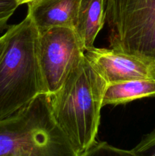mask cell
Here are the masks:
<instances>
[{
	"label": "cell",
	"mask_w": 155,
	"mask_h": 156,
	"mask_svg": "<svg viewBox=\"0 0 155 156\" xmlns=\"http://www.w3.org/2000/svg\"><path fill=\"white\" fill-rule=\"evenodd\" d=\"M18 7L16 0H0V32L7 27V22Z\"/></svg>",
	"instance_id": "cell-11"
},
{
	"label": "cell",
	"mask_w": 155,
	"mask_h": 156,
	"mask_svg": "<svg viewBox=\"0 0 155 156\" xmlns=\"http://www.w3.org/2000/svg\"><path fill=\"white\" fill-rule=\"evenodd\" d=\"M84 56L107 84L155 79V64L112 48L93 47Z\"/></svg>",
	"instance_id": "cell-5"
},
{
	"label": "cell",
	"mask_w": 155,
	"mask_h": 156,
	"mask_svg": "<svg viewBox=\"0 0 155 156\" xmlns=\"http://www.w3.org/2000/svg\"><path fill=\"white\" fill-rule=\"evenodd\" d=\"M6 37H7V34L5 32L2 36H0V57H1L2 54L3 53V50L5 49V46L6 42Z\"/></svg>",
	"instance_id": "cell-12"
},
{
	"label": "cell",
	"mask_w": 155,
	"mask_h": 156,
	"mask_svg": "<svg viewBox=\"0 0 155 156\" xmlns=\"http://www.w3.org/2000/svg\"><path fill=\"white\" fill-rule=\"evenodd\" d=\"M105 21L110 48L155 64V0H106Z\"/></svg>",
	"instance_id": "cell-3"
},
{
	"label": "cell",
	"mask_w": 155,
	"mask_h": 156,
	"mask_svg": "<svg viewBox=\"0 0 155 156\" xmlns=\"http://www.w3.org/2000/svg\"><path fill=\"white\" fill-rule=\"evenodd\" d=\"M30 0H16L17 3H18V6L21 5H24V4H27L28 2H30Z\"/></svg>",
	"instance_id": "cell-13"
},
{
	"label": "cell",
	"mask_w": 155,
	"mask_h": 156,
	"mask_svg": "<svg viewBox=\"0 0 155 156\" xmlns=\"http://www.w3.org/2000/svg\"><path fill=\"white\" fill-rule=\"evenodd\" d=\"M0 57V120L47 93L37 55L38 32L28 15L9 26Z\"/></svg>",
	"instance_id": "cell-2"
},
{
	"label": "cell",
	"mask_w": 155,
	"mask_h": 156,
	"mask_svg": "<svg viewBox=\"0 0 155 156\" xmlns=\"http://www.w3.org/2000/svg\"><path fill=\"white\" fill-rule=\"evenodd\" d=\"M106 0H81L74 30L84 51L94 47V41L103 29Z\"/></svg>",
	"instance_id": "cell-7"
},
{
	"label": "cell",
	"mask_w": 155,
	"mask_h": 156,
	"mask_svg": "<svg viewBox=\"0 0 155 156\" xmlns=\"http://www.w3.org/2000/svg\"><path fill=\"white\" fill-rule=\"evenodd\" d=\"M132 152L137 156H155V129L144 136Z\"/></svg>",
	"instance_id": "cell-10"
},
{
	"label": "cell",
	"mask_w": 155,
	"mask_h": 156,
	"mask_svg": "<svg viewBox=\"0 0 155 156\" xmlns=\"http://www.w3.org/2000/svg\"><path fill=\"white\" fill-rule=\"evenodd\" d=\"M81 0H30L27 13L37 29L43 31L53 27L74 28Z\"/></svg>",
	"instance_id": "cell-6"
},
{
	"label": "cell",
	"mask_w": 155,
	"mask_h": 156,
	"mask_svg": "<svg viewBox=\"0 0 155 156\" xmlns=\"http://www.w3.org/2000/svg\"><path fill=\"white\" fill-rule=\"evenodd\" d=\"M80 156H137L132 150H125L114 147L105 142H96Z\"/></svg>",
	"instance_id": "cell-9"
},
{
	"label": "cell",
	"mask_w": 155,
	"mask_h": 156,
	"mask_svg": "<svg viewBox=\"0 0 155 156\" xmlns=\"http://www.w3.org/2000/svg\"><path fill=\"white\" fill-rule=\"evenodd\" d=\"M106 85L84 54L50 94L53 117L79 156L96 143Z\"/></svg>",
	"instance_id": "cell-1"
},
{
	"label": "cell",
	"mask_w": 155,
	"mask_h": 156,
	"mask_svg": "<svg viewBox=\"0 0 155 156\" xmlns=\"http://www.w3.org/2000/svg\"><path fill=\"white\" fill-rule=\"evenodd\" d=\"M84 54L73 27H53L39 32L37 55L47 94L56 92Z\"/></svg>",
	"instance_id": "cell-4"
},
{
	"label": "cell",
	"mask_w": 155,
	"mask_h": 156,
	"mask_svg": "<svg viewBox=\"0 0 155 156\" xmlns=\"http://www.w3.org/2000/svg\"><path fill=\"white\" fill-rule=\"evenodd\" d=\"M151 97H155V79L107 84L103 98V108L106 105H126L138 99Z\"/></svg>",
	"instance_id": "cell-8"
}]
</instances>
